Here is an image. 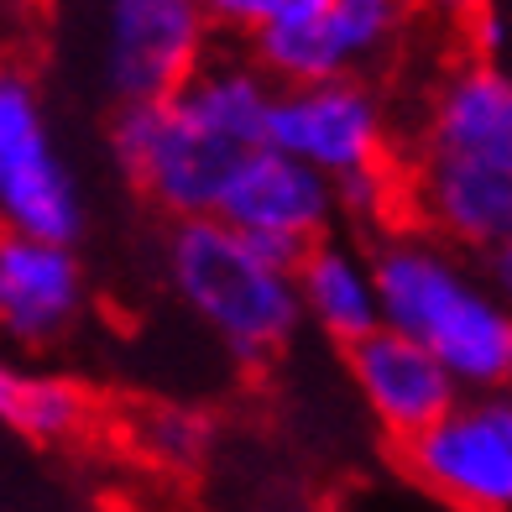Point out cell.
Wrapping results in <instances>:
<instances>
[{"label":"cell","mask_w":512,"mask_h":512,"mask_svg":"<svg viewBox=\"0 0 512 512\" xmlns=\"http://www.w3.org/2000/svg\"><path fill=\"white\" fill-rule=\"evenodd\" d=\"M272 105L277 84L251 53H209L173 100L115 105L105 147L152 209L168 220H209L246 157L272 142Z\"/></svg>","instance_id":"obj_1"},{"label":"cell","mask_w":512,"mask_h":512,"mask_svg":"<svg viewBox=\"0 0 512 512\" xmlns=\"http://www.w3.org/2000/svg\"><path fill=\"white\" fill-rule=\"evenodd\" d=\"M403 204L413 225L471 256L512 241V63L465 58L424 89Z\"/></svg>","instance_id":"obj_2"},{"label":"cell","mask_w":512,"mask_h":512,"mask_svg":"<svg viewBox=\"0 0 512 512\" xmlns=\"http://www.w3.org/2000/svg\"><path fill=\"white\" fill-rule=\"evenodd\" d=\"M371 262L387 330L424 345L465 398L512 392V309L492 288L481 256L424 225H392L371 241Z\"/></svg>","instance_id":"obj_3"},{"label":"cell","mask_w":512,"mask_h":512,"mask_svg":"<svg viewBox=\"0 0 512 512\" xmlns=\"http://www.w3.org/2000/svg\"><path fill=\"white\" fill-rule=\"evenodd\" d=\"M162 277L178 309L241 366H267L293 345L304 319L298 262L267 251L225 220H173Z\"/></svg>","instance_id":"obj_4"},{"label":"cell","mask_w":512,"mask_h":512,"mask_svg":"<svg viewBox=\"0 0 512 512\" xmlns=\"http://www.w3.org/2000/svg\"><path fill=\"white\" fill-rule=\"evenodd\" d=\"M0 220L6 236L74 246L89 225L84 183L68 162L42 89L6 68L0 74Z\"/></svg>","instance_id":"obj_5"},{"label":"cell","mask_w":512,"mask_h":512,"mask_svg":"<svg viewBox=\"0 0 512 512\" xmlns=\"http://www.w3.org/2000/svg\"><path fill=\"white\" fill-rule=\"evenodd\" d=\"M204 0H105L95 27V79L115 105L173 100L209 63Z\"/></svg>","instance_id":"obj_6"},{"label":"cell","mask_w":512,"mask_h":512,"mask_svg":"<svg viewBox=\"0 0 512 512\" xmlns=\"http://www.w3.org/2000/svg\"><path fill=\"white\" fill-rule=\"evenodd\" d=\"M272 147L309 162L314 173L351 183L361 173H382L392 157V121L382 95L366 79H319L277 89L272 105Z\"/></svg>","instance_id":"obj_7"},{"label":"cell","mask_w":512,"mask_h":512,"mask_svg":"<svg viewBox=\"0 0 512 512\" xmlns=\"http://www.w3.org/2000/svg\"><path fill=\"white\" fill-rule=\"evenodd\" d=\"M418 492L455 512H512V418L502 398H460L434 429L398 445Z\"/></svg>","instance_id":"obj_8"},{"label":"cell","mask_w":512,"mask_h":512,"mask_svg":"<svg viewBox=\"0 0 512 512\" xmlns=\"http://www.w3.org/2000/svg\"><path fill=\"white\" fill-rule=\"evenodd\" d=\"M408 32V0H330L324 11L251 42L277 89L319 79H361Z\"/></svg>","instance_id":"obj_9"},{"label":"cell","mask_w":512,"mask_h":512,"mask_svg":"<svg viewBox=\"0 0 512 512\" xmlns=\"http://www.w3.org/2000/svg\"><path fill=\"white\" fill-rule=\"evenodd\" d=\"M335 215H345L340 209V183L314 173L309 162H298L283 147L267 142L262 152L246 157V168L225 189L215 220L236 225L241 236L262 241L267 251L298 262L309 246L330 241Z\"/></svg>","instance_id":"obj_10"},{"label":"cell","mask_w":512,"mask_h":512,"mask_svg":"<svg viewBox=\"0 0 512 512\" xmlns=\"http://www.w3.org/2000/svg\"><path fill=\"white\" fill-rule=\"evenodd\" d=\"M345 377H351V392L361 398L366 418L392 439V445H408V439H418L424 429H434L439 418L465 398L460 382L424 351V345L398 335V330H387V324L345 351Z\"/></svg>","instance_id":"obj_11"},{"label":"cell","mask_w":512,"mask_h":512,"mask_svg":"<svg viewBox=\"0 0 512 512\" xmlns=\"http://www.w3.org/2000/svg\"><path fill=\"white\" fill-rule=\"evenodd\" d=\"M89 309V283L74 246L0 236V330L21 351H48Z\"/></svg>","instance_id":"obj_12"},{"label":"cell","mask_w":512,"mask_h":512,"mask_svg":"<svg viewBox=\"0 0 512 512\" xmlns=\"http://www.w3.org/2000/svg\"><path fill=\"white\" fill-rule=\"evenodd\" d=\"M298 298L304 319L340 351L361 345L366 335L382 330V288H377V262L371 246L361 241H319L298 256Z\"/></svg>","instance_id":"obj_13"},{"label":"cell","mask_w":512,"mask_h":512,"mask_svg":"<svg viewBox=\"0 0 512 512\" xmlns=\"http://www.w3.org/2000/svg\"><path fill=\"white\" fill-rule=\"evenodd\" d=\"M0 424L37 450H58L89 424V392L53 366H6L0 371Z\"/></svg>","instance_id":"obj_14"},{"label":"cell","mask_w":512,"mask_h":512,"mask_svg":"<svg viewBox=\"0 0 512 512\" xmlns=\"http://www.w3.org/2000/svg\"><path fill=\"white\" fill-rule=\"evenodd\" d=\"M324 6L330 0H204L209 27L225 37H241V42H256L277 27H293V21H304Z\"/></svg>","instance_id":"obj_15"},{"label":"cell","mask_w":512,"mask_h":512,"mask_svg":"<svg viewBox=\"0 0 512 512\" xmlns=\"http://www.w3.org/2000/svg\"><path fill=\"white\" fill-rule=\"evenodd\" d=\"M204 445V424L194 413H183V408H162L152 413V424H147V450L157 460H168V465H189Z\"/></svg>","instance_id":"obj_16"},{"label":"cell","mask_w":512,"mask_h":512,"mask_svg":"<svg viewBox=\"0 0 512 512\" xmlns=\"http://www.w3.org/2000/svg\"><path fill=\"white\" fill-rule=\"evenodd\" d=\"M403 199V183L392 178L387 168L382 173H361L351 183H340V209L361 225H377L382 215H392V204Z\"/></svg>","instance_id":"obj_17"},{"label":"cell","mask_w":512,"mask_h":512,"mask_svg":"<svg viewBox=\"0 0 512 512\" xmlns=\"http://www.w3.org/2000/svg\"><path fill=\"white\" fill-rule=\"evenodd\" d=\"M481 267H486V277H492V288L502 293V304L512 309V241H502V246L486 251Z\"/></svg>","instance_id":"obj_18"},{"label":"cell","mask_w":512,"mask_h":512,"mask_svg":"<svg viewBox=\"0 0 512 512\" xmlns=\"http://www.w3.org/2000/svg\"><path fill=\"white\" fill-rule=\"evenodd\" d=\"M434 11H445V16H476L486 0H429Z\"/></svg>","instance_id":"obj_19"},{"label":"cell","mask_w":512,"mask_h":512,"mask_svg":"<svg viewBox=\"0 0 512 512\" xmlns=\"http://www.w3.org/2000/svg\"><path fill=\"white\" fill-rule=\"evenodd\" d=\"M502 413L512 418V392H502Z\"/></svg>","instance_id":"obj_20"}]
</instances>
